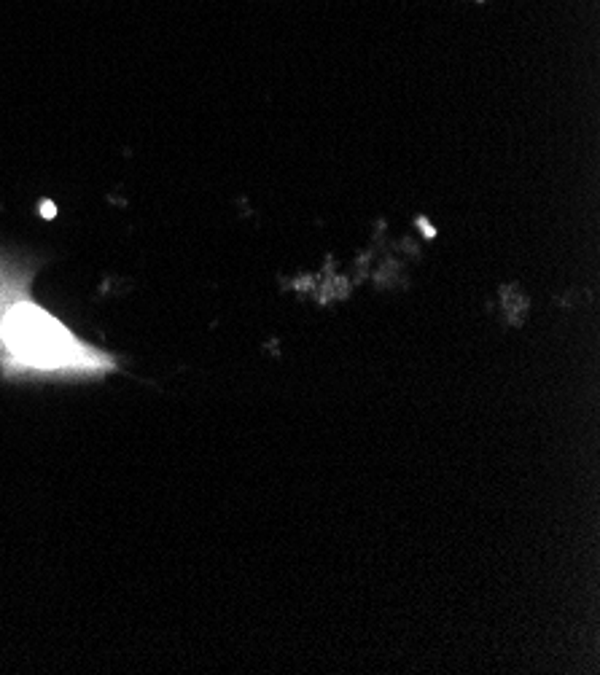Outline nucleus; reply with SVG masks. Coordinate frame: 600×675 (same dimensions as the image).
<instances>
[{
	"label": "nucleus",
	"instance_id": "f257e3e1",
	"mask_svg": "<svg viewBox=\"0 0 600 675\" xmlns=\"http://www.w3.org/2000/svg\"><path fill=\"white\" fill-rule=\"evenodd\" d=\"M4 340L14 356L33 366L54 369L81 358V345L52 315L36 304H17L4 320Z\"/></svg>",
	"mask_w": 600,
	"mask_h": 675
}]
</instances>
